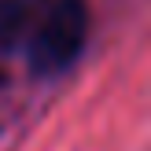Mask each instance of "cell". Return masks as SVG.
<instances>
[{
    "label": "cell",
    "mask_w": 151,
    "mask_h": 151,
    "mask_svg": "<svg viewBox=\"0 0 151 151\" xmlns=\"http://www.w3.org/2000/svg\"><path fill=\"white\" fill-rule=\"evenodd\" d=\"M88 41V7L85 0H55L44 11L33 41H29V66L41 78L70 70Z\"/></svg>",
    "instance_id": "obj_1"
},
{
    "label": "cell",
    "mask_w": 151,
    "mask_h": 151,
    "mask_svg": "<svg viewBox=\"0 0 151 151\" xmlns=\"http://www.w3.org/2000/svg\"><path fill=\"white\" fill-rule=\"evenodd\" d=\"M37 4H41V0H0V44L11 41L29 22V15H33Z\"/></svg>",
    "instance_id": "obj_2"
},
{
    "label": "cell",
    "mask_w": 151,
    "mask_h": 151,
    "mask_svg": "<svg viewBox=\"0 0 151 151\" xmlns=\"http://www.w3.org/2000/svg\"><path fill=\"white\" fill-rule=\"evenodd\" d=\"M0 85H4V74H0Z\"/></svg>",
    "instance_id": "obj_3"
}]
</instances>
